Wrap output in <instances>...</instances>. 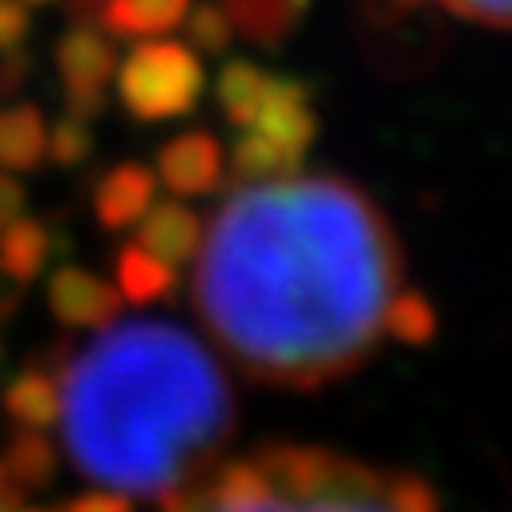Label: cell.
I'll return each instance as SVG.
<instances>
[{"label":"cell","mask_w":512,"mask_h":512,"mask_svg":"<svg viewBox=\"0 0 512 512\" xmlns=\"http://www.w3.org/2000/svg\"><path fill=\"white\" fill-rule=\"evenodd\" d=\"M404 250L347 178L283 174L226 194L194 254V307L259 383L323 388L388 339Z\"/></svg>","instance_id":"6da1fadb"},{"label":"cell","mask_w":512,"mask_h":512,"mask_svg":"<svg viewBox=\"0 0 512 512\" xmlns=\"http://www.w3.org/2000/svg\"><path fill=\"white\" fill-rule=\"evenodd\" d=\"M61 436L93 484L162 500L202 476L234 432L218 359L162 319L109 323L61 367Z\"/></svg>","instance_id":"7a4b0ae2"},{"label":"cell","mask_w":512,"mask_h":512,"mask_svg":"<svg viewBox=\"0 0 512 512\" xmlns=\"http://www.w3.org/2000/svg\"><path fill=\"white\" fill-rule=\"evenodd\" d=\"M158 504L162 512H440L420 476L307 444H267L206 468Z\"/></svg>","instance_id":"3957f363"},{"label":"cell","mask_w":512,"mask_h":512,"mask_svg":"<svg viewBox=\"0 0 512 512\" xmlns=\"http://www.w3.org/2000/svg\"><path fill=\"white\" fill-rule=\"evenodd\" d=\"M319 138V113L311 105V89L299 77H275L267 105L259 109L230 150V166L242 182L283 178L303 170Z\"/></svg>","instance_id":"277c9868"},{"label":"cell","mask_w":512,"mask_h":512,"mask_svg":"<svg viewBox=\"0 0 512 512\" xmlns=\"http://www.w3.org/2000/svg\"><path fill=\"white\" fill-rule=\"evenodd\" d=\"M121 105L138 121H170L198 109L206 73L194 49L178 41H142L117 69Z\"/></svg>","instance_id":"5b68a950"},{"label":"cell","mask_w":512,"mask_h":512,"mask_svg":"<svg viewBox=\"0 0 512 512\" xmlns=\"http://www.w3.org/2000/svg\"><path fill=\"white\" fill-rule=\"evenodd\" d=\"M97 25H77L57 41V73L65 85V109L77 121H93L105 109V89L117 73V53Z\"/></svg>","instance_id":"8992f818"},{"label":"cell","mask_w":512,"mask_h":512,"mask_svg":"<svg viewBox=\"0 0 512 512\" xmlns=\"http://www.w3.org/2000/svg\"><path fill=\"white\" fill-rule=\"evenodd\" d=\"M190 0H69L77 25H97L117 41H146L186 21Z\"/></svg>","instance_id":"52a82bcc"},{"label":"cell","mask_w":512,"mask_h":512,"mask_svg":"<svg viewBox=\"0 0 512 512\" xmlns=\"http://www.w3.org/2000/svg\"><path fill=\"white\" fill-rule=\"evenodd\" d=\"M222 174H226L222 146H218V138L206 134V130L178 134V138L166 142L162 154H158V178L166 182L170 194H182V198L214 194V190L222 186Z\"/></svg>","instance_id":"ba28073f"},{"label":"cell","mask_w":512,"mask_h":512,"mask_svg":"<svg viewBox=\"0 0 512 512\" xmlns=\"http://www.w3.org/2000/svg\"><path fill=\"white\" fill-rule=\"evenodd\" d=\"M49 311L57 315L61 327L101 331L117 319L121 295H117V287L101 283L97 275H89L81 267H61L49 279Z\"/></svg>","instance_id":"9c48e42d"},{"label":"cell","mask_w":512,"mask_h":512,"mask_svg":"<svg viewBox=\"0 0 512 512\" xmlns=\"http://www.w3.org/2000/svg\"><path fill=\"white\" fill-rule=\"evenodd\" d=\"M158 194V178L154 170H146L142 162H121L113 170H105L93 186V214L105 230H125L138 226L142 214L154 206Z\"/></svg>","instance_id":"30bf717a"},{"label":"cell","mask_w":512,"mask_h":512,"mask_svg":"<svg viewBox=\"0 0 512 512\" xmlns=\"http://www.w3.org/2000/svg\"><path fill=\"white\" fill-rule=\"evenodd\" d=\"M202 242V218L182 202H154L138 222V246L150 250L154 259L170 263L174 271L190 263Z\"/></svg>","instance_id":"8fae6325"},{"label":"cell","mask_w":512,"mask_h":512,"mask_svg":"<svg viewBox=\"0 0 512 512\" xmlns=\"http://www.w3.org/2000/svg\"><path fill=\"white\" fill-rule=\"evenodd\" d=\"M311 0H222L234 33H242L259 49H279L307 17Z\"/></svg>","instance_id":"7c38bea8"},{"label":"cell","mask_w":512,"mask_h":512,"mask_svg":"<svg viewBox=\"0 0 512 512\" xmlns=\"http://www.w3.org/2000/svg\"><path fill=\"white\" fill-rule=\"evenodd\" d=\"M49 130L37 105H9L0 109V170L33 174L45 162Z\"/></svg>","instance_id":"4fadbf2b"},{"label":"cell","mask_w":512,"mask_h":512,"mask_svg":"<svg viewBox=\"0 0 512 512\" xmlns=\"http://www.w3.org/2000/svg\"><path fill=\"white\" fill-rule=\"evenodd\" d=\"M271 85H275V73L259 69L254 61H226L218 73V85H214L222 117L234 130H246V125L259 117V109L267 105Z\"/></svg>","instance_id":"5bb4252c"},{"label":"cell","mask_w":512,"mask_h":512,"mask_svg":"<svg viewBox=\"0 0 512 512\" xmlns=\"http://www.w3.org/2000/svg\"><path fill=\"white\" fill-rule=\"evenodd\" d=\"M174 291H178V271L170 263L154 259L138 242L117 250V295H125L130 303H162Z\"/></svg>","instance_id":"9a60e30c"},{"label":"cell","mask_w":512,"mask_h":512,"mask_svg":"<svg viewBox=\"0 0 512 512\" xmlns=\"http://www.w3.org/2000/svg\"><path fill=\"white\" fill-rule=\"evenodd\" d=\"M5 408L21 428H49L61 416V388H57V375L29 367L21 371L9 388H5Z\"/></svg>","instance_id":"2e32d148"},{"label":"cell","mask_w":512,"mask_h":512,"mask_svg":"<svg viewBox=\"0 0 512 512\" xmlns=\"http://www.w3.org/2000/svg\"><path fill=\"white\" fill-rule=\"evenodd\" d=\"M49 230L33 218H17L0 230V271L13 283H33L49 263Z\"/></svg>","instance_id":"e0dca14e"},{"label":"cell","mask_w":512,"mask_h":512,"mask_svg":"<svg viewBox=\"0 0 512 512\" xmlns=\"http://www.w3.org/2000/svg\"><path fill=\"white\" fill-rule=\"evenodd\" d=\"M9 468V476L25 488H45L53 476H57V448L49 444V436L41 428H25L13 436L5 460H0Z\"/></svg>","instance_id":"ac0fdd59"},{"label":"cell","mask_w":512,"mask_h":512,"mask_svg":"<svg viewBox=\"0 0 512 512\" xmlns=\"http://www.w3.org/2000/svg\"><path fill=\"white\" fill-rule=\"evenodd\" d=\"M440 331V319H436V307L428 303V295L404 287L388 311V339H400L408 347H424L432 343Z\"/></svg>","instance_id":"d6986e66"},{"label":"cell","mask_w":512,"mask_h":512,"mask_svg":"<svg viewBox=\"0 0 512 512\" xmlns=\"http://www.w3.org/2000/svg\"><path fill=\"white\" fill-rule=\"evenodd\" d=\"M182 25H186V41L194 45V53H206V57L226 53L234 41V25L222 13V5H198L194 13H186Z\"/></svg>","instance_id":"ffe728a7"},{"label":"cell","mask_w":512,"mask_h":512,"mask_svg":"<svg viewBox=\"0 0 512 512\" xmlns=\"http://www.w3.org/2000/svg\"><path fill=\"white\" fill-rule=\"evenodd\" d=\"M57 166H65V170H73V166H81V162H89V154H93V134H89V121H77V117H61L53 130H49V150H45Z\"/></svg>","instance_id":"44dd1931"},{"label":"cell","mask_w":512,"mask_h":512,"mask_svg":"<svg viewBox=\"0 0 512 512\" xmlns=\"http://www.w3.org/2000/svg\"><path fill=\"white\" fill-rule=\"evenodd\" d=\"M440 5L456 17H468L492 29H512V0H440Z\"/></svg>","instance_id":"7402d4cb"},{"label":"cell","mask_w":512,"mask_h":512,"mask_svg":"<svg viewBox=\"0 0 512 512\" xmlns=\"http://www.w3.org/2000/svg\"><path fill=\"white\" fill-rule=\"evenodd\" d=\"M29 37V9L21 0H0V53L21 49Z\"/></svg>","instance_id":"603a6c76"},{"label":"cell","mask_w":512,"mask_h":512,"mask_svg":"<svg viewBox=\"0 0 512 512\" xmlns=\"http://www.w3.org/2000/svg\"><path fill=\"white\" fill-rule=\"evenodd\" d=\"M65 512H134V508H130V496H121V492H85L69 500Z\"/></svg>","instance_id":"cb8c5ba5"},{"label":"cell","mask_w":512,"mask_h":512,"mask_svg":"<svg viewBox=\"0 0 512 512\" xmlns=\"http://www.w3.org/2000/svg\"><path fill=\"white\" fill-rule=\"evenodd\" d=\"M25 214V186L9 174H0V230Z\"/></svg>","instance_id":"d4e9b609"},{"label":"cell","mask_w":512,"mask_h":512,"mask_svg":"<svg viewBox=\"0 0 512 512\" xmlns=\"http://www.w3.org/2000/svg\"><path fill=\"white\" fill-rule=\"evenodd\" d=\"M13 57H5V65H0V93H13V89H21V81H25V73H29V57L21 53V49H9Z\"/></svg>","instance_id":"484cf974"},{"label":"cell","mask_w":512,"mask_h":512,"mask_svg":"<svg viewBox=\"0 0 512 512\" xmlns=\"http://www.w3.org/2000/svg\"><path fill=\"white\" fill-rule=\"evenodd\" d=\"M17 303H21V295H0V319L17 315Z\"/></svg>","instance_id":"4316f807"},{"label":"cell","mask_w":512,"mask_h":512,"mask_svg":"<svg viewBox=\"0 0 512 512\" xmlns=\"http://www.w3.org/2000/svg\"><path fill=\"white\" fill-rule=\"evenodd\" d=\"M392 5H396V9H420L424 0H392Z\"/></svg>","instance_id":"83f0119b"},{"label":"cell","mask_w":512,"mask_h":512,"mask_svg":"<svg viewBox=\"0 0 512 512\" xmlns=\"http://www.w3.org/2000/svg\"><path fill=\"white\" fill-rule=\"evenodd\" d=\"M17 512H57V508H17Z\"/></svg>","instance_id":"f1b7e54d"},{"label":"cell","mask_w":512,"mask_h":512,"mask_svg":"<svg viewBox=\"0 0 512 512\" xmlns=\"http://www.w3.org/2000/svg\"><path fill=\"white\" fill-rule=\"evenodd\" d=\"M21 5H53V0H21Z\"/></svg>","instance_id":"f546056e"}]
</instances>
